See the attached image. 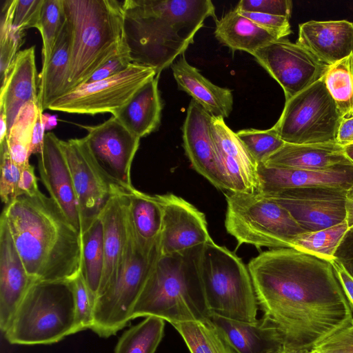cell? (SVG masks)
<instances>
[{
	"instance_id": "6da1fadb",
	"label": "cell",
	"mask_w": 353,
	"mask_h": 353,
	"mask_svg": "<svg viewBox=\"0 0 353 353\" xmlns=\"http://www.w3.org/2000/svg\"><path fill=\"white\" fill-rule=\"evenodd\" d=\"M263 318L283 343L311 350L353 324V312L330 261L283 248L248 264Z\"/></svg>"
},
{
	"instance_id": "7a4b0ae2",
	"label": "cell",
	"mask_w": 353,
	"mask_h": 353,
	"mask_svg": "<svg viewBox=\"0 0 353 353\" xmlns=\"http://www.w3.org/2000/svg\"><path fill=\"white\" fill-rule=\"evenodd\" d=\"M16 249L35 281L70 280L80 272L81 234L52 198L41 192L5 205Z\"/></svg>"
},
{
	"instance_id": "3957f363",
	"label": "cell",
	"mask_w": 353,
	"mask_h": 353,
	"mask_svg": "<svg viewBox=\"0 0 353 353\" xmlns=\"http://www.w3.org/2000/svg\"><path fill=\"white\" fill-rule=\"evenodd\" d=\"M124 32L132 63L158 76L184 54L205 20H216L210 0H125Z\"/></svg>"
},
{
	"instance_id": "277c9868",
	"label": "cell",
	"mask_w": 353,
	"mask_h": 353,
	"mask_svg": "<svg viewBox=\"0 0 353 353\" xmlns=\"http://www.w3.org/2000/svg\"><path fill=\"white\" fill-rule=\"evenodd\" d=\"M203 245L161 256L134 305L132 319L152 316L172 324L212 318L199 271Z\"/></svg>"
},
{
	"instance_id": "5b68a950",
	"label": "cell",
	"mask_w": 353,
	"mask_h": 353,
	"mask_svg": "<svg viewBox=\"0 0 353 353\" xmlns=\"http://www.w3.org/2000/svg\"><path fill=\"white\" fill-rule=\"evenodd\" d=\"M63 6L70 35L67 94L85 84L126 40L122 1L63 0Z\"/></svg>"
},
{
	"instance_id": "8992f818",
	"label": "cell",
	"mask_w": 353,
	"mask_h": 353,
	"mask_svg": "<svg viewBox=\"0 0 353 353\" xmlns=\"http://www.w3.org/2000/svg\"><path fill=\"white\" fill-rule=\"evenodd\" d=\"M74 333V297L70 279L36 281L3 334L11 344L38 345L57 343Z\"/></svg>"
},
{
	"instance_id": "52a82bcc",
	"label": "cell",
	"mask_w": 353,
	"mask_h": 353,
	"mask_svg": "<svg viewBox=\"0 0 353 353\" xmlns=\"http://www.w3.org/2000/svg\"><path fill=\"white\" fill-rule=\"evenodd\" d=\"M199 271L212 315L231 320L257 321L259 306L251 276L243 261L213 240L202 246Z\"/></svg>"
},
{
	"instance_id": "ba28073f",
	"label": "cell",
	"mask_w": 353,
	"mask_h": 353,
	"mask_svg": "<svg viewBox=\"0 0 353 353\" xmlns=\"http://www.w3.org/2000/svg\"><path fill=\"white\" fill-rule=\"evenodd\" d=\"M225 199V227L238 245L292 248V240L305 232L287 210L263 194L227 191Z\"/></svg>"
},
{
	"instance_id": "9c48e42d",
	"label": "cell",
	"mask_w": 353,
	"mask_h": 353,
	"mask_svg": "<svg viewBox=\"0 0 353 353\" xmlns=\"http://www.w3.org/2000/svg\"><path fill=\"white\" fill-rule=\"evenodd\" d=\"M161 256L160 243L151 252H143L130 228L123 263L94 301L93 332L109 337L132 319L134 305Z\"/></svg>"
},
{
	"instance_id": "30bf717a",
	"label": "cell",
	"mask_w": 353,
	"mask_h": 353,
	"mask_svg": "<svg viewBox=\"0 0 353 353\" xmlns=\"http://www.w3.org/2000/svg\"><path fill=\"white\" fill-rule=\"evenodd\" d=\"M342 118L322 78L285 101L272 126L286 143H336Z\"/></svg>"
},
{
	"instance_id": "8fae6325",
	"label": "cell",
	"mask_w": 353,
	"mask_h": 353,
	"mask_svg": "<svg viewBox=\"0 0 353 353\" xmlns=\"http://www.w3.org/2000/svg\"><path fill=\"white\" fill-rule=\"evenodd\" d=\"M157 75L154 69L132 63L114 77L77 88L53 101L48 109L92 115L113 114Z\"/></svg>"
},
{
	"instance_id": "7c38bea8",
	"label": "cell",
	"mask_w": 353,
	"mask_h": 353,
	"mask_svg": "<svg viewBox=\"0 0 353 353\" xmlns=\"http://www.w3.org/2000/svg\"><path fill=\"white\" fill-rule=\"evenodd\" d=\"M88 132L83 141L94 163L113 183L130 193L135 188L130 177L140 138L114 117L96 125H81Z\"/></svg>"
},
{
	"instance_id": "4fadbf2b",
	"label": "cell",
	"mask_w": 353,
	"mask_h": 353,
	"mask_svg": "<svg viewBox=\"0 0 353 353\" xmlns=\"http://www.w3.org/2000/svg\"><path fill=\"white\" fill-rule=\"evenodd\" d=\"M252 56L281 86L285 101L321 79L330 66L285 38L271 42Z\"/></svg>"
},
{
	"instance_id": "5bb4252c",
	"label": "cell",
	"mask_w": 353,
	"mask_h": 353,
	"mask_svg": "<svg viewBox=\"0 0 353 353\" xmlns=\"http://www.w3.org/2000/svg\"><path fill=\"white\" fill-rule=\"evenodd\" d=\"M61 145L72 176L83 233L99 216L112 197L128 192L113 183L101 172L83 138L61 140Z\"/></svg>"
},
{
	"instance_id": "9a60e30c",
	"label": "cell",
	"mask_w": 353,
	"mask_h": 353,
	"mask_svg": "<svg viewBox=\"0 0 353 353\" xmlns=\"http://www.w3.org/2000/svg\"><path fill=\"white\" fill-rule=\"evenodd\" d=\"M346 192L347 190L338 188L307 187L263 194L287 210L298 225L309 232L345 221Z\"/></svg>"
},
{
	"instance_id": "2e32d148",
	"label": "cell",
	"mask_w": 353,
	"mask_h": 353,
	"mask_svg": "<svg viewBox=\"0 0 353 353\" xmlns=\"http://www.w3.org/2000/svg\"><path fill=\"white\" fill-rule=\"evenodd\" d=\"M162 209L161 255L183 252L211 241L205 214L172 193L157 195Z\"/></svg>"
},
{
	"instance_id": "e0dca14e",
	"label": "cell",
	"mask_w": 353,
	"mask_h": 353,
	"mask_svg": "<svg viewBox=\"0 0 353 353\" xmlns=\"http://www.w3.org/2000/svg\"><path fill=\"white\" fill-rule=\"evenodd\" d=\"M217 165L226 190L233 192H259L258 165L245 145L225 123L224 118L214 117L211 123Z\"/></svg>"
},
{
	"instance_id": "ac0fdd59",
	"label": "cell",
	"mask_w": 353,
	"mask_h": 353,
	"mask_svg": "<svg viewBox=\"0 0 353 353\" xmlns=\"http://www.w3.org/2000/svg\"><path fill=\"white\" fill-rule=\"evenodd\" d=\"M37 155L40 178L50 197L81 234L79 204L61 139L52 132L46 133L42 150Z\"/></svg>"
},
{
	"instance_id": "d6986e66",
	"label": "cell",
	"mask_w": 353,
	"mask_h": 353,
	"mask_svg": "<svg viewBox=\"0 0 353 353\" xmlns=\"http://www.w3.org/2000/svg\"><path fill=\"white\" fill-rule=\"evenodd\" d=\"M212 115L192 99L182 128L183 148L192 167L214 187L226 190L217 165Z\"/></svg>"
},
{
	"instance_id": "ffe728a7",
	"label": "cell",
	"mask_w": 353,
	"mask_h": 353,
	"mask_svg": "<svg viewBox=\"0 0 353 353\" xmlns=\"http://www.w3.org/2000/svg\"><path fill=\"white\" fill-rule=\"evenodd\" d=\"M36 281L16 249L5 216L0 219V328L8 327L19 304Z\"/></svg>"
},
{
	"instance_id": "44dd1931",
	"label": "cell",
	"mask_w": 353,
	"mask_h": 353,
	"mask_svg": "<svg viewBox=\"0 0 353 353\" xmlns=\"http://www.w3.org/2000/svg\"><path fill=\"white\" fill-rule=\"evenodd\" d=\"M259 193L307 187H332L347 190L353 185V165L325 170H308L257 166Z\"/></svg>"
},
{
	"instance_id": "7402d4cb",
	"label": "cell",
	"mask_w": 353,
	"mask_h": 353,
	"mask_svg": "<svg viewBox=\"0 0 353 353\" xmlns=\"http://www.w3.org/2000/svg\"><path fill=\"white\" fill-rule=\"evenodd\" d=\"M296 43L331 65L353 54V23L346 20L303 23Z\"/></svg>"
},
{
	"instance_id": "603a6c76",
	"label": "cell",
	"mask_w": 353,
	"mask_h": 353,
	"mask_svg": "<svg viewBox=\"0 0 353 353\" xmlns=\"http://www.w3.org/2000/svg\"><path fill=\"white\" fill-rule=\"evenodd\" d=\"M128 194L112 197L99 215L103 229L105 264L98 296L114 277L125 255L130 234Z\"/></svg>"
},
{
	"instance_id": "cb8c5ba5",
	"label": "cell",
	"mask_w": 353,
	"mask_h": 353,
	"mask_svg": "<svg viewBox=\"0 0 353 353\" xmlns=\"http://www.w3.org/2000/svg\"><path fill=\"white\" fill-rule=\"evenodd\" d=\"M34 48L33 46L19 51L1 86L0 109L6 115L8 132L21 108L29 101L38 103Z\"/></svg>"
},
{
	"instance_id": "d4e9b609",
	"label": "cell",
	"mask_w": 353,
	"mask_h": 353,
	"mask_svg": "<svg viewBox=\"0 0 353 353\" xmlns=\"http://www.w3.org/2000/svg\"><path fill=\"white\" fill-rule=\"evenodd\" d=\"M179 90L214 117L228 118L233 106L232 90L213 84L186 60L184 54L171 65Z\"/></svg>"
},
{
	"instance_id": "484cf974",
	"label": "cell",
	"mask_w": 353,
	"mask_h": 353,
	"mask_svg": "<svg viewBox=\"0 0 353 353\" xmlns=\"http://www.w3.org/2000/svg\"><path fill=\"white\" fill-rule=\"evenodd\" d=\"M268 167L325 170L340 165H353L336 143L318 144L285 143L263 164Z\"/></svg>"
},
{
	"instance_id": "4316f807",
	"label": "cell",
	"mask_w": 353,
	"mask_h": 353,
	"mask_svg": "<svg viewBox=\"0 0 353 353\" xmlns=\"http://www.w3.org/2000/svg\"><path fill=\"white\" fill-rule=\"evenodd\" d=\"M159 77L143 84L121 108L112 115L139 138L159 126L163 104L158 88Z\"/></svg>"
},
{
	"instance_id": "83f0119b",
	"label": "cell",
	"mask_w": 353,
	"mask_h": 353,
	"mask_svg": "<svg viewBox=\"0 0 353 353\" xmlns=\"http://www.w3.org/2000/svg\"><path fill=\"white\" fill-rule=\"evenodd\" d=\"M212 320L236 353H275L283 341L263 317L254 323L212 315Z\"/></svg>"
},
{
	"instance_id": "f1b7e54d",
	"label": "cell",
	"mask_w": 353,
	"mask_h": 353,
	"mask_svg": "<svg viewBox=\"0 0 353 353\" xmlns=\"http://www.w3.org/2000/svg\"><path fill=\"white\" fill-rule=\"evenodd\" d=\"M128 214L140 250L151 252L159 244L162 228V209L157 195L152 196L134 189L128 194Z\"/></svg>"
},
{
	"instance_id": "f546056e",
	"label": "cell",
	"mask_w": 353,
	"mask_h": 353,
	"mask_svg": "<svg viewBox=\"0 0 353 353\" xmlns=\"http://www.w3.org/2000/svg\"><path fill=\"white\" fill-rule=\"evenodd\" d=\"M215 37L232 50L252 55L258 50L280 38L274 33L241 15L235 9L216 21Z\"/></svg>"
},
{
	"instance_id": "4dcf8cb0",
	"label": "cell",
	"mask_w": 353,
	"mask_h": 353,
	"mask_svg": "<svg viewBox=\"0 0 353 353\" xmlns=\"http://www.w3.org/2000/svg\"><path fill=\"white\" fill-rule=\"evenodd\" d=\"M70 35L65 23L50 61L39 75L38 103L42 111L66 94L69 79Z\"/></svg>"
},
{
	"instance_id": "1f68e13d",
	"label": "cell",
	"mask_w": 353,
	"mask_h": 353,
	"mask_svg": "<svg viewBox=\"0 0 353 353\" xmlns=\"http://www.w3.org/2000/svg\"><path fill=\"white\" fill-rule=\"evenodd\" d=\"M105 264L103 229L100 216L81 234L80 273L94 301L98 296Z\"/></svg>"
},
{
	"instance_id": "d6a6232c",
	"label": "cell",
	"mask_w": 353,
	"mask_h": 353,
	"mask_svg": "<svg viewBox=\"0 0 353 353\" xmlns=\"http://www.w3.org/2000/svg\"><path fill=\"white\" fill-rule=\"evenodd\" d=\"M171 325L181 336L190 353H236L212 318Z\"/></svg>"
},
{
	"instance_id": "836d02e7",
	"label": "cell",
	"mask_w": 353,
	"mask_h": 353,
	"mask_svg": "<svg viewBox=\"0 0 353 353\" xmlns=\"http://www.w3.org/2000/svg\"><path fill=\"white\" fill-rule=\"evenodd\" d=\"M39 103L29 101L19 112L6 139L10 157L21 169L29 164L31 143Z\"/></svg>"
},
{
	"instance_id": "e575fe53",
	"label": "cell",
	"mask_w": 353,
	"mask_h": 353,
	"mask_svg": "<svg viewBox=\"0 0 353 353\" xmlns=\"http://www.w3.org/2000/svg\"><path fill=\"white\" fill-rule=\"evenodd\" d=\"M165 321L147 316L123 332L114 353H154L164 335Z\"/></svg>"
},
{
	"instance_id": "d590c367",
	"label": "cell",
	"mask_w": 353,
	"mask_h": 353,
	"mask_svg": "<svg viewBox=\"0 0 353 353\" xmlns=\"http://www.w3.org/2000/svg\"><path fill=\"white\" fill-rule=\"evenodd\" d=\"M341 118L353 116V54L330 65L323 77Z\"/></svg>"
},
{
	"instance_id": "8d00e7d4",
	"label": "cell",
	"mask_w": 353,
	"mask_h": 353,
	"mask_svg": "<svg viewBox=\"0 0 353 353\" xmlns=\"http://www.w3.org/2000/svg\"><path fill=\"white\" fill-rule=\"evenodd\" d=\"M347 230V223L344 221L323 230L304 232L292 240L291 248L331 261Z\"/></svg>"
},
{
	"instance_id": "74e56055",
	"label": "cell",
	"mask_w": 353,
	"mask_h": 353,
	"mask_svg": "<svg viewBox=\"0 0 353 353\" xmlns=\"http://www.w3.org/2000/svg\"><path fill=\"white\" fill-rule=\"evenodd\" d=\"M17 0H6L1 9L0 23V77L4 84L22 45L24 31L13 27Z\"/></svg>"
},
{
	"instance_id": "f35d334b",
	"label": "cell",
	"mask_w": 353,
	"mask_h": 353,
	"mask_svg": "<svg viewBox=\"0 0 353 353\" xmlns=\"http://www.w3.org/2000/svg\"><path fill=\"white\" fill-rule=\"evenodd\" d=\"M65 23L63 0H44L38 30L42 38V68L48 65L55 43Z\"/></svg>"
},
{
	"instance_id": "ab89813d",
	"label": "cell",
	"mask_w": 353,
	"mask_h": 353,
	"mask_svg": "<svg viewBox=\"0 0 353 353\" xmlns=\"http://www.w3.org/2000/svg\"><path fill=\"white\" fill-rule=\"evenodd\" d=\"M236 133L257 165L264 164L285 143L273 127L263 130L244 129Z\"/></svg>"
},
{
	"instance_id": "60d3db41",
	"label": "cell",
	"mask_w": 353,
	"mask_h": 353,
	"mask_svg": "<svg viewBox=\"0 0 353 353\" xmlns=\"http://www.w3.org/2000/svg\"><path fill=\"white\" fill-rule=\"evenodd\" d=\"M0 196L5 205L19 196L21 168L12 159L6 139L0 143Z\"/></svg>"
},
{
	"instance_id": "b9f144b4",
	"label": "cell",
	"mask_w": 353,
	"mask_h": 353,
	"mask_svg": "<svg viewBox=\"0 0 353 353\" xmlns=\"http://www.w3.org/2000/svg\"><path fill=\"white\" fill-rule=\"evenodd\" d=\"M74 297L75 333L92 329L94 323V301L79 272L71 279Z\"/></svg>"
},
{
	"instance_id": "7bdbcfd3",
	"label": "cell",
	"mask_w": 353,
	"mask_h": 353,
	"mask_svg": "<svg viewBox=\"0 0 353 353\" xmlns=\"http://www.w3.org/2000/svg\"><path fill=\"white\" fill-rule=\"evenodd\" d=\"M235 10L247 12H257L290 19L292 2L290 0H241Z\"/></svg>"
},
{
	"instance_id": "ee69618b",
	"label": "cell",
	"mask_w": 353,
	"mask_h": 353,
	"mask_svg": "<svg viewBox=\"0 0 353 353\" xmlns=\"http://www.w3.org/2000/svg\"><path fill=\"white\" fill-rule=\"evenodd\" d=\"M44 0H17L13 27L19 31L38 28Z\"/></svg>"
},
{
	"instance_id": "f6af8a7d",
	"label": "cell",
	"mask_w": 353,
	"mask_h": 353,
	"mask_svg": "<svg viewBox=\"0 0 353 353\" xmlns=\"http://www.w3.org/2000/svg\"><path fill=\"white\" fill-rule=\"evenodd\" d=\"M130 63L132 60L130 50L125 41L114 56L93 73L85 83H92L114 77L124 71Z\"/></svg>"
},
{
	"instance_id": "bcb514c9",
	"label": "cell",
	"mask_w": 353,
	"mask_h": 353,
	"mask_svg": "<svg viewBox=\"0 0 353 353\" xmlns=\"http://www.w3.org/2000/svg\"><path fill=\"white\" fill-rule=\"evenodd\" d=\"M312 349L320 353H353V324L336 332Z\"/></svg>"
},
{
	"instance_id": "7dc6e473",
	"label": "cell",
	"mask_w": 353,
	"mask_h": 353,
	"mask_svg": "<svg viewBox=\"0 0 353 353\" xmlns=\"http://www.w3.org/2000/svg\"><path fill=\"white\" fill-rule=\"evenodd\" d=\"M238 12L257 25L276 34L280 39L285 38L292 32L289 19L285 17L257 12Z\"/></svg>"
},
{
	"instance_id": "c3c4849f",
	"label": "cell",
	"mask_w": 353,
	"mask_h": 353,
	"mask_svg": "<svg viewBox=\"0 0 353 353\" xmlns=\"http://www.w3.org/2000/svg\"><path fill=\"white\" fill-rule=\"evenodd\" d=\"M334 259L353 277V227L346 232L335 252Z\"/></svg>"
},
{
	"instance_id": "681fc988",
	"label": "cell",
	"mask_w": 353,
	"mask_h": 353,
	"mask_svg": "<svg viewBox=\"0 0 353 353\" xmlns=\"http://www.w3.org/2000/svg\"><path fill=\"white\" fill-rule=\"evenodd\" d=\"M40 192L37 185L34 168L29 163L21 170L19 183V196L21 195L32 196Z\"/></svg>"
},
{
	"instance_id": "f907efd6",
	"label": "cell",
	"mask_w": 353,
	"mask_h": 353,
	"mask_svg": "<svg viewBox=\"0 0 353 353\" xmlns=\"http://www.w3.org/2000/svg\"><path fill=\"white\" fill-rule=\"evenodd\" d=\"M337 279L347 298L353 312V277L345 270L342 264L336 259L331 261Z\"/></svg>"
},
{
	"instance_id": "816d5d0a",
	"label": "cell",
	"mask_w": 353,
	"mask_h": 353,
	"mask_svg": "<svg viewBox=\"0 0 353 353\" xmlns=\"http://www.w3.org/2000/svg\"><path fill=\"white\" fill-rule=\"evenodd\" d=\"M45 130L46 125L43 120V111L40 108L32 132L31 143L32 154H38L41 152L46 135Z\"/></svg>"
},
{
	"instance_id": "f5cc1de1",
	"label": "cell",
	"mask_w": 353,
	"mask_h": 353,
	"mask_svg": "<svg viewBox=\"0 0 353 353\" xmlns=\"http://www.w3.org/2000/svg\"><path fill=\"white\" fill-rule=\"evenodd\" d=\"M336 143L342 147L353 144V116L341 119L336 132Z\"/></svg>"
},
{
	"instance_id": "db71d44e",
	"label": "cell",
	"mask_w": 353,
	"mask_h": 353,
	"mask_svg": "<svg viewBox=\"0 0 353 353\" xmlns=\"http://www.w3.org/2000/svg\"><path fill=\"white\" fill-rule=\"evenodd\" d=\"M345 221L348 229L353 227V185L347 190L345 195Z\"/></svg>"
},
{
	"instance_id": "11a10c76",
	"label": "cell",
	"mask_w": 353,
	"mask_h": 353,
	"mask_svg": "<svg viewBox=\"0 0 353 353\" xmlns=\"http://www.w3.org/2000/svg\"><path fill=\"white\" fill-rule=\"evenodd\" d=\"M8 134L7 117L3 110L0 109V143L4 141Z\"/></svg>"
},
{
	"instance_id": "9f6ffc18",
	"label": "cell",
	"mask_w": 353,
	"mask_h": 353,
	"mask_svg": "<svg viewBox=\"0 0 353 353\" xmlns=\"http://www.w3.org/2000/svg\"><path fill=\"white\" fill-rule=\"evenodd\" d=\"M310 350L301 349L293 347L290 345L283 343L275 353H307Z\"/></svg>"
},
{
	"instance_id": "6f0895ef",
	"label": "cell",
	"mask_w": 353,
	"mask_h": 353,
	"mask_svg": "<svg viewBox=\"0 0 353 353\" xmlns=\"http://www.w3.org/2000/svg\"><path fill=\"white\" fill-rule=\"evenodd\" d=\"M43 120L46 125V130L52 129L57 125V117L55 115L43 114Z\"/></svg>"
},
{
	"instance_id": "680465c9",
	"label": "cell",
	"mask_w": 353,
	"mask_h": 353,
	"mask_svg": "<svg viewBox=\"0 0 353 353\" xmlns=\"http://www.w3.org/2000/svg\"><path fill=\"white\" fill-rule=\"evenodd\" d=\"M344 154L353 164V144L343 147Z\"/></svg>"
},
{
	"instance_id": "91938a15",
	"label": "cell",
	"mask_w": 353,
	"mask_h": 353,
	"mask_svg": "<svg viewBox=\"0 0 353 353\" xmlns=\"http://www.w3.org/2000/svg\"><path fill=\"white\" fill-rule=\"evenodd\" d=\"M307 353H320V352H319L316 351V350H314V349H311V350H310Z\"/></svg>"
}]
</instances>
